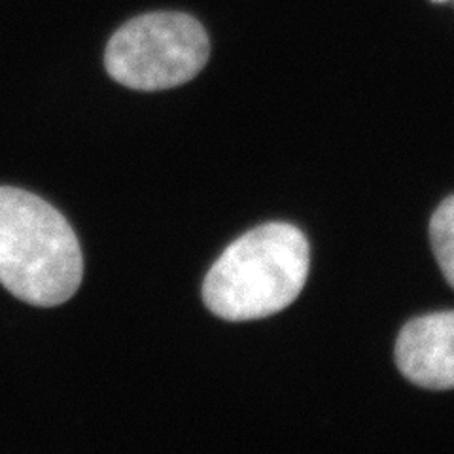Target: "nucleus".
<instances>
[{
  "label": "nucleus",
  "instance_id": "nucleus-1",
  "mask_svg": "<svg viewBox=\"0 0 454 454\" xmlns=\"http://www.w3.org/2000/svg\"><path fill=\"white\" fill-rule=\"evenodd\" d=\"M309 263V243L297 227L263 223L222 252L203 282V301L230 322L267 318L300 297Z\"/></svg>",
  "mask_w": 454,
  "mask_h": 454
},
{
  "label": "nucleus",
  "instance_id": "nucleus-2",
  "mask_svg": "<svg viewBox=\"0 0 454 454\" xmlns=\"http://www.w3.org/2000/svg\"><path fill=\"white\" fill-rule=\"evenodd\" d=\"M83 260L76 233L59 210L18 188H0V284L36 307L68 301Z\"/></svg>",
  "mask_w": 454,
  "mask_h": 454
},
{
  "label": "nucleus",
  "instance_id": "nucleus-3",
  "mask_svg": "<svg viewBox=\"0 0 454 454\" xmlns=\"http://www.w3.org/2000/svg\"><path fill=\"white\" fill-rule=\"evenodd\" d=\"M205 27L188 13L153 12L127 21L110 38L108 74L125 88L161 91L195 78L208 61Z\"/></svg>",
  "mask_w": 454,
  "mask_h": 454
},
{
  "label": "nucleus",
  "instance_id": "nucleus-6",
  "mask_svg": "<svg viewBox=\"0 0 454 454\" xmlns=\"http://www.w3.org/2000/svg\"><path fill=\"white\" fill-rule=\"evenodd\" d=\"M439 3H442V0H439Z\"/></svg>",
  "mask_w": 454,
  "mask_h": 454
},
{
  "label": "nucleus",
  "instance_id": "nucleus-5",
  "mask_svg": "<svg viewBox=\"0 0 454 454\" xmlns=\"http://www.w3.org/2000/svg\"><path fill=\"white\" fill-rule=\"evenodd\" d=\"M430 240L435 260L454 288V195L437 207L430 220Z\"/></svg>",
  "mask_w": 454,
  "mask_h": 454
},
{
  "label": "nucleus",
  "instance_id": "nucleus-4",
  "mask_svg": "<svg viewBox=\"0 0 454 454\" xmlns=\"http://www.w3.org/2000/svg\"><path fill=\"white\" fill-rule=\"evenodd\" d=\"M395 364L417 387L454 388V310L407 322L395 340Z\"/></svg>",
  "mask_w": 454,
  "mask_h": 454
}]
</instances>
